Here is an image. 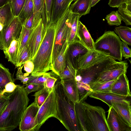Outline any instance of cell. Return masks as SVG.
Instances as JSON below:
<instances>
[{
    "instance_id": "obj_1",
    "label": "cell",
    "mask_w": 131,
    "mask_h": 131,
    "mask_svg": "<svg viewBox=\"0 0 131 131\" xmlns=\"http://www.w3.org/2000/svg\"><path fill=\"white\" fill-rule=\"evenodd\" d=\"M8 94V104L0 116V131H12L19 125L29 101L24 86L17 85L13 92Z\"/></svg>"
},
{
    "instance_id": "obj_2",
    "label": "cell",
    "mask_w": 131,
    "mask_h": 131,
    "mask_svg": "<svg viewBox=\"0 0 131 131\" xmlns=\"http://www.w3.org/2000/svg\"><path fill=\"white\" fill-rule=\"evenodd\" d=\"M55 33V23L47 24L45 27L41 41L37 51L31 60L34 65L31 74L40 75L51 70L52 54Z\"/></svg>"
},
{
    "instance_id": "obj_3",
    "label": "cell",
    "mask_w": 131,
    "mask_h": 131,
    "mask_svg": "<svg viewBox=\"0 0 131 131\" xmlns=\"http://www.w3.org/2000/svg\"><path fill=\"white\" fill-rule=\"evenodd\" d=\"M57 118L69 131H80L75 109V103L68 97L60 82L55 84Z\"/></svg>"
},
{
    "instance_id": "obj_4",
    "label": "cell",
    "mask_w": 131,
    "mask_h": 131,
    "mask_svg": "<svg viewBox=\"0 0 131 131\" xmlns=\"http://www.w3.org/2000/svg\"><path fill=\"white\" fill-rule=\"evenodd\" d=\"M94 49L119 61H122V41L113 31L105 32L94 42Z\"/></svg>"
},
{
    "instance_id": "obj_5",
    "label": "cell",
    "mask_w": 131,
    "mask_h": 131,
    "mask_svg": "<svg viewBox=\"0 0 131 131\" xmlns=\"http://www.w3.org/2000/svg\"><path fill=\"white\" fill-rule=\"evenodd\" d=\"M84 114L87 131H110L105 112L102 107L83 101Z\"/></svg>"
},
{
    "instance_id": "obj_6",
    "label": "cell",
    "mask_w": 131,
    "mask_h": 131,
    "mask_svg": "<svg viewBox=\"0 0 131 131\" xmlns=\"http://www.w3.org/2000/svg\"><path fill=\"white\" fill-rule=\"evenodd\" d=\"M116 61L108 56L85 69L78 70L76 71V81L89 86L100 74L111 67Z\"/></svg>"
},
{
    "instance_id": "obj_7",
    "label": "cell",
    "mask_w": 131,
    "mask_h": 131,
    "mask_svg": "<svg viewBox=\"0 0 131 131\" xmlns=\"http://www.w3.org/2000/svg\"><path fill=\"white\" fill-rule=\"evenodd\" d=\"M71 14L69 8L55 23V33L52 54V63L62 45L68 38Z\"/></svg>"
},
{
    "instance_id": "obj_8",
    "label": "cell",
    "mask_w": 131,
    "mask_h": 131,
    "mask_svg": "<svg viewBox=\"0 0 131 131\" xmlns=\"http://www.w3.org/2000/svg\"><path fill=\"white\" fill-rule=\"evenodd\" d=\"M23 24L18 17H15L8 24L3 26L0 32V49L7 50L14 39L18 40Z\"/></svg>"
},
{
    "instance_id": "obj_9",
    "label": "cell",
    "mask_w": 131,
    "mask_h": 131,
    "mask_svg": "<svg viewBox=\"0 0 131 131\" xmlns=\"http://www.w3.org/2000/svg\"><path fill=\"white\" fill-rule=\"evenodd\" d=\"M57 114V102L54 87L45 101L39 107L35 131L39 130L41 126L49 118L53 117L56 118Z\"/></svg>"
},
{
    "instance_id": "obj_10",
    "label": "cell",
    "mask_w": 131,
    "mask_h": 131,
    "mask_svg": "<svg viewBox=\"0 0 131 131\" xmlns=\"http://www.w3.org/2000/svg\"><path fill=\"white\" fill-rule=\"evenodd\" d=\"M39 108L34 102L27 107L22 115L19 125L20 131H35Z\"/></svg>"
},
{
    "instance_id": "obj_11",
    "label": "cell",
    "mask_w": 131,
    "mask_h": 131,
    "mask_svg": "<svg viewBox=\"0 0 131 131\" xmlns=\"http://www.w3.org/2000/svg\"><path fill=\"white\" fill-rule=\"evenodd\" d=\"M128 67L127 62L116 61L111 67L100 74L94 82H104L115 80L122 74L126 73Z\"/></svg>"
},
{
    "instance_id": "obj_12",
    "label": "cell",
    "mask_w": 131,
    "mask_h": 131,
    "mask_svg": "<svg viewBox=\"0 0 131 131\" xmlns=\"http://www.w3.org/2000/svg\"><path fill=\"white\" fill-rule=\"evenodd\" d=\"M89 96L102 101L109 107L114 103L131 105V97L120 95L109 92L92 91Z\"/></svg>"
},
{
    "instance_id": "obj_13",
    "label": "cell",
    "mask_w": 131,
    "mask_h": 131,
    "mask_svg": "<svg viewBox=\"0 0 131 131\" xmlns=\"http://www.w3.org/2000/svg\"><path fill=\"white\" fill-rule=\"evenodd\" d=\"M45 27L41 18L37 25L32 29L27 44L30 51L31 60L34 57L39 48Z\"/></svg>"
},
{
    "instance_id": "obj_14",
    "label": "cell",
    "mask_w": 131,
    "mask_h": 131,
    "mask_svg": "<svg viewBox=\"0 0 131 131\" xmlns=\"http://www.w3.org/2000/svg\"><path fill=\"white\" fill-rule=\"evenodd\" d=\"M79 40L69 44L66 53V57L77 71L78 59L84 56L90 51Z\"/></svg>"
},
{
    "instance_id": "obj_15",
    "label": "cell",
    "mask_w": 131,
    "mask_h": 131,
    "mask_svg": "<svg viewBox=\"0 0 131 131\" xmlns=\"http://www.w3.org/2000/svg\"><path fill=\"white\" fill-rule=\"evenodd\" d=\"M108 112L107 121L110 131H131V127L125 123L112 106L109 107Z\"/></svg>"
},
{
    "instance_id": "obj_16",
    "label": "cell",
    "mask_w": 131,
    "mask_h": 131,
    "mask_svg": "<svg viewBox=\"0 0 131 131\" xmlns=\"http://www.w3.org/2000/svg\"><path fill=\"white\" fill-rule=\"evenodd\" d=\"M108 92L120 95L131 97L129 81L126 73L122 74L117 78Z\"/></svg>"
},
{
    "instance_id": "obj_17",
    "label": "cell",
    "mask_w": 131,
    "mask_h": 131,
    "mask_svg": "<svg viewBox=\"0 0 131 131\" xmlns=\"http://www.w3.org/2000/svg\"><path fill=\"white\" fill-rule=\"evenodd\" d=\"M107 56L105 54L94 49L90 50L85 55L78 59L77 70L85 69Z\"/></svg>"
},
{
    "instance_id": "obj_18",
    "label": "cell",
    "mask_w": 131,
    "mask_h": 131,
    "mask_svg": "<svg viewBox=\"0 0 131 131\" xmlns=\"http://www.w3.org/2000/svg\"><path fill=\"white\" fill-rule=\"evenodd\" d=\"M74 0H53L50 23H56Z\"/></svg>"
},
{
    "instance_id": "obj_19",
    "label": "cell",
    "mask_w": 131,
    "mask_h": 131,
    "mask_svg": "<svg viewBox=\"0 0 131 131\" xmlns=\"http://www.w3.org/2000/svg\"><path fill=\"white\" fill-rule=\"evenodd\" d=\"M68 45L67 41H66L52 63V71L58 76L64 71L66 67V53Z\"/></svg>"
},
{
    "instance_id": "obj_20",
    "label": "cell",
    "mask_w": 131,
    "mask_h": 131,
    "mask_svg": "<svg viewBox=\"0 0 131 131\" xmlns=\"http://www.w3.org/2000/svg\"><path fill=\"white\" fill-rule=\"evenodd\" d=\"M33 6L34 21L33 27H35L41 18L45 26L47 25L45 0H32Z\"/></svg>"
},
{
    "instance_id": "obj_21",
    "label": "cell",
    "mask_w": 131,
    "mask_h": 131,
    "mask_svg": "<svg viewBox=\"0 0 131 131\" xmlns=\"http://www.w3.org/2000/svg\"><path fill=\"white\" fill-rule=\"evenodd\" d=\"M77 36L79 41L90 50L94 49V42L85 26L79 22Z\"/></svg>"
},
{
    "instance_id": "obj_22",
    "label": "cell",
    "mask_w": 131,
    "mask_h": 131,
    "mask_svg": "<svg viewBox=\"0 0 131 131\" xmlns=\"http://www.w3.org/2000/svg\"><path fill=\"white\" fill-rule=\"evenodd\" d=\"M60 82L66 93L70 99L75 103L79 102L76 81L75 79Z\"/></svg>"
},
{
    "instance_id": "obj_23",
    "label": "cell",
    "mask_w": 131,
    "mask_h": 131,
    "mask_svg": "<svg viewBox=\"0 0 131 131\" xmlns=\"http://www.w3.org/2000/svg\"><path fill=\"white\" fill-rule=\"evenodd\" d=\"M91 0H76L70 6L72 13L81 16L89 14L91 7Z\"/></svg>"
},
{
    "instance_id": "obj_24",
    "label": "cell",
    "mask_w": 131,
    "mask_h": 131,
    "mask_svg": "<svg viewBox=\"0 0 131 131\" xmlns=\"http://www.w3.org/2000/svg\"><path fill=\"white\" fill-rule=\"evenodd\" d=\"M112 106L117 112L123 121L131 127V105L114 103Z\"/></svg>"
},
{
    "instance_id": "obj_25",
    "label": "cell",
    "mask_w": 131,
    "mask_h": 131,
    "mask_svg": "<svg viewBox=\"0 0 131 131\" xmlns=\"http://www.w3.org/2000/svg\"><path fill=\"white\" fill-rule=\"evenodd\" d=\"M81 17L78 14L71 13L70 20V32L67 41L69 44L79 40L77 36V31L79 22Z\"/></svg>"
},
{
    "instance_id": "obj_26",
    "label": "cell",
    "mask_w": 131,
    "mask_h": 131,
    "mask_svg": "<svg viewBox=\"0 0 131 131\" xmlns=\"http://www.w3.org/2000/svg\"><path fill=\"white\" fill-rule=\"evenodd\" d=\"M18 40L14 39L7 50L4 51L5 58L15 66L17 63Z\"/></svg>"
},
{
    "instance_id": "obj_27",
    "label": "cell",
    "mask_w": 131,
    "mask_h": 131,
    "mask_svg": "<svg viewBox=\"0 0 131 131\" xmlns=\"http://www.w3.org/2000/svg\"><path fill=\"white\" fill-rule=\"evenodd\" d=\"M14 81L9 69L0 63V96L6 84L10 82L14 83Z\"/></svg>"
},
{
    "instance_id": "obj_28",
    "label": "cell",
    "mask_w": 131,
    "mask_h": 131,
    "mask_svg": "<svg viewBox=\"0 0 131 131\" xmlns=\"http://www.w3.org/2000/svg\"><path fill=\"white\" fill-rule=\"evenodd\" d=\"M118 13L126 25H131V4L124 3L118 7Z\"/></svg>"
},
{
    "instance_id": "obj_29",
    "label": "cell",
    "mask_w": 131,
    "mask_h": 131,
    "mask_svg": "<svg viewBox=\"0 0 131 131\" xmlns=\"http://www.w3.org/2000/svg\"><path fill=\"white\" fill-rule=\"evenodd\" d=\"M115 32L118 35L122 41L128 45H131V28L124 26L116 27Z\"/></svg>"
},
{
    "instance_id": "obj_30",
    "label": "cell",
    "mask_w": 131,
    "mask_h": 131,
    "mask_svg": "<svg viewBox=\"0 0 131 131\" xmlns=\"http://www.w3.org/2000/svg\"><path fill=\"white\" fill-rule=\"evenodd\" d=\"M75 109L80 131H87L84 114L83 102L75 104Z\"/></svg>"
},
{
    "instance_id": "obj_31",
    "label": "cell",
    "mask_w": 131,
    "mask_h": 131,
    "mask_svg": "<svg viewBox=\"0 0 131 131\" xmlns=\"http://www.w3.org/2000/svg\"><path fill=\"white\" fill-rule=\"evenodd\" d=\"M32 29H27L23 25L18 40L17 59L24 49L27 45L28 39Z\"/></svg>"
},
{
    "instance_id": "obj_32",
    "label": "cell",
    "mask_w": 131,
    "mask_h": 131,
    "mask_svg": "<svg viewBox=\"0 0 131 131\" xmlns=\"http://www.w3.org/2000/svg\"><path fill=\"white\" fill-rule=\"evenodd\" d=\"M14 17L8 3L0 8V23L3 26L9 24Z\"/></svg>"
},
{
    "instance_id": "obj_33",
    "label": "cell",
    "mask_w": 131,
    "mask_h": 131,
    "mask_svg": "<svg viewBox=\"0 0 131 131\" xmlns=\"http://www.w3.org/2000/svg\"><path fill=\"white\" fill-rule=\"evenodd\" d=\"M66 67L59 77L61 81L75 79L77 71L73 67L69 60L66 57Z\"/></svg>"
},
{
    "instance_id": "obj_34",
    "label": "cell",
    "mask_w": 131,
    "mask_h": 131,
    "mask_svg": "<svg viewBox=\"0 0 131 131\" xmlns=\"http://www.w3.org/2000/svg\"><path fill=\"white\" fill-rule=\"evenodd\" d=\"M117 78L105 82H92L90 83L89 86L92 91L108 92Z\"/></svg>"
},
{
    "instance_id": "obj_35",
    "label": "cell",
    "mask_w": 131,
    "mask_h": 131,
    "mask_svg": "<svg viewBox=\"0 0 131 131\" xmlns=\"http://www.w3.org/2000/svg\"><path fill=\"white\" fill-rule=\"evenodd\" d=\"M33 12L32 0H26L25 4L18 16L23 24L25 20Z\"/></svg>"
},
{
    "instance_id": "obj_36",
    "label": "cell",
    "mask_w": 131,
    "mask_h": 131,
    "mask_svg": "<svg viewBox=\"0 0 131 131\" xmlns=\"http://www.w3.org/2000/svg\"><path fill=\"white\" fill-rule=\"evenodd\" d=\"M26 0H8L12 12L14 17H18L21 11Z\"/></svg>"
},
{
    "instance_id": "obj_37",
    "label": "cell",
    "mask_w": 131,
    "mask_h": 131,
    "mask_svg": "<svg viewBox=\"0 0 131 131\" xmlns=\"http://www.w3.org/2000/svg\"><path fill=\"white\" fill-rule=\"evenodd\" d=\"M50 93L44 86L41 90L36 91L34 95V102L39 107L45 101Z\"/></svg>"
},
{
    "instance_id": "obj_38",
    "label": "cell",
    "mask_w": 131,
    "mask_h": 131,
    "mask_svg": "<svg viewBox=\"0 0 131 131\" xmlns=\"http://www.w3.org/2000/svg\"><path fill=\"white\" fill-rule=\"evenodd\" d=\"M51 75L50 72H46L40 75H35L31 74L29 77L27 83L43 84L47 78Z\"/></svg>"
},
{
    "instance_id": "obj_39",
    "label": "cell",
    "mask_w": 131,
    "mask_h": 131,
    "mask_svg": "<svg viewBox=\"0 0 131 131\" xmlns=\"http://www.w3.org/2000/svg\"><path fill=\"white\" fill-rule=\"evenodd\" d=\"M105 19L110 25L118 26L121 24L122 20L117 11H112L106 15Z\"/></svg>"
},
{
    "instance_id": "obj_40",
    "label": "cell",
    "mask_w": 131,
    "mask_h": 131,
    "mask_svg": "<svg viewBox=\"0 0 131 131\" xmlns=\"http://www.w3.org/2000/svg\"><path fill=\"white\" fill-rule=\"evenodd\" d=\"M31 60L29 49L27 45L24 49L19 56L17 58V63L15 68L19 67L27 61Z\"/></svg>"
},
{
    "instance_id": "obj_41",
    "label": "cell",
    "mask_w": 131,
    "mask_h": 131,
    "mask_svg": "<svg viewBox=\"0 0 131 131\" xmlns=\"http://www.w3.org/2000/svg\"><path fill=\"white\" fill-rule=\"evenodd\" d=\"M50 72V75L47 78L44 83V86L50 93L54 88L55 82L57 80V78L52 76V73Z\"/></svg>"
},
{
    "instance_id": "obj_42",
    "label": "cell",
    "mask_w": 131,
    "mask_h": 131,
    "mask_svg": "<svg viewBox=\"0 0 131 131\" xmlns=\"http://www.w3.org/2000/svg\"><path fill=\"white\" fill-rule=\"evenodd\" d=\"M53 0H45L47 24L50 23L51 19Z\"/></svg>"
},
{
    "instance_id": "obj_43",
    "label": "cell",
    "mask_w": 131,
    "mask_h": 131,
    "mask_svg": "<svg viewBox=\"0 0 131 131\" xmlns=\"http://www.w3.org/2000/svg\"><path fill=\"white\" fill-rule=\"evenodd\" d=\"M25 89L27 94L34 92H36L41 89L44 87L43 84H36L27 83L26 85Z\"/></svg>"
},
{
    "instance_id": "obj_44",
    "label": "cell",
    "mask_w": 131,
    "mask_h": 131,
    "mask_svg": "<svg viewBox=\"0 0 131 131\" xmlns=\"http://www.w3.org/2000/svg\"><path fill=\"white\" fill-rule=\"evenodd\" d=\"M23 67V65L18 67L16 75V79L20 80L23 84L26 85L27 84L29 80L28 76H25L22 72V70Z\"/></svg>"
},
{
    "instance_id": "obj_45",
    "label": "cell",
    "mask_w": 131,
    "mask_h": 131,
    "mask_svg": "<svg viewBox=\"0 0 131 131\" xmlns=\"http://www.w3.org/2000/svg\"><path fill=\"white\" fill-rule=\"evenodd\" d=\"M9 100L8 94L6 93L3 95L0 96V116L7 107Z\"/></svg>"
},
{
    "instance_id": "obj_46",
    "label": "cell",
    "mask_w": 131,
    "mask_h": 131,
    "mask_svg": "<svg viewBox=\"0 0 131 131\" xmlns=\"http://www.w3.org/2000/svg\"><path fill=\"white\" fill-rule=\"evenodd\" d=\"M24 69L26 73L23 74L25 76H28L32 72L34 68V65L31 60L26 62L23 64Z\"/></svg>"
},
{
    "instance_id": "obj_47",
    "label": "cell",
    "mask_w": 131,
    "mask_h": 131,
    "mask_svg": "<svg viewBox=\"0 0 131 131\" xmlns=\"http://www.w3.org/2000/svg\"><path fill=\"white\" fill-rule=\"evenodd\" d=\"M122 57L125 59L131 57V49L125 43L122 41Z\"/></svg>"
},
{
    "instance_id": "obj_48",
    "label": "cell",
    "mask_w": 131,
    "mask_h": 131,
    "mask_svg": "<svg viewBox=\"0 0 131 131\" xmlns=\"http://www.w3.org/2000/svg\"><path fill=\"white\" fill-rule=\"evenodd\" d=\"M17 85H15L14 83L10 82L6 84L5 88L0 94L2 96L5 93H10L13 92L16 88Z\"/></svg>"
},
{
    "instance_id": "obj_49",
    "label": "cell",
    "mask_w": 131,
    "mask_h": 131,
    "mask_svg": "<svg viewBox=\"0 0 131 131\" xmlns=\"http://www.w3.org/2000/svg\"><path fill=\"white\" fill-rule=\"evenodd\" d=\"M124 3L127 4H131V0H109L108 5L112 7L118 8Z\"/></svg>"
},
{
    "instance_id": "obj_50",
    "label": "cell",
    "mask_w": 131,
    "mask_h": 131,
    "mask_svg": "<svg viewBox=\"0 0 131 131\" xmlns=\"http://www.w3.org/2000/svg\"><path fill=\"white\" fill-rule=\"evenodd\" d=\"M34 17L33 12L28 18L24 21L23 25L26 28L28 29H31L33 27Z\"/></svg>"
},
{
    "instance_id": "obj_51",
    "label": "cell",
    "mask_w": 131,
    "mask_h": 131,
    "mask_svg": "<svg viewBox=\"0 0 131 131\" xmlns=\"http://www.w3.org/2000/svg\"><path fill=\"white\" fill-rule=\"evenodd\" d=\"M8 0H0V8L8 3Z\"/></svg>"
},
{
    "instance_id": "obj_52",
    "label": "cell",
    "mask_w": 131,
    "mask_h": 131,
    "mask_svg": "<svg viewBox=\"0 0 131 131\" xmlns=\"http://www.w3.org/2000/svg\"><path fill=\"white\" fill-rule=\"evenodd\" d=\"M101 0H91V7L94 6Z\"/></svg>"
},
{
    "instance_id": "obj_53",
    "label": "cell",
    "mask_w": 131,
    "mask_h": 131,
    "mask_svg": "<svg viewBox=\"0 0 131 131\" xmlns=\"http://www.w3.org/2000/svg\"><path fill=\"white\" fill-rule=\"evenodd\" d=\"M3 27V25L0 23V32L2 29Z\"/></svg>"
}]
</instances>
